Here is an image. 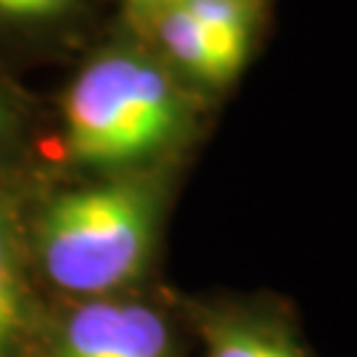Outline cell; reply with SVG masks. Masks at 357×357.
Listing matches in <instances>:
<instances>
[{"mask_svg":"<svg viewBox=\"0 0 357 357\" xmlns=\"http://www.w3.org/2000/svg\"><path fill=\"white\" fill-rule=\"evenodd\" d=\"M162 191L125 178L64 193L40 220L43 268L59 289L101 296L141 278L153 257Z\"/></svg>","mask_w":357,"mask_h":357,"instance_id":"1","label":"cell"},{"mask_svg":"<svg viewBox=\"0 0 357 357\" xmlns=\"http://www.w3.org/2000/svg\"><path fill=\"white\" fill-rule=\"evenodd\" d=\"M185 101L162 66L135 51L98 56L66 96L69 151L88 165L141 162L178 138Z\"/></svg>","mask_w":357,"mask_h":357,"instance_id":"2","label":"cell"},{"mask_svg":"<svg viewBox=\"0 0 357 357\" xmlns=\"http://www.w3.org/2000/svg\"><path fill=\"white\" fill-rule=\"evenodd\" d=\"M51 357H180V344L159 307L138 299H96L69 315Z\"/></svg>","mask_w":357,"mask_h":357,"instance_id":"3","label":"cell"},{"mask_svg":"<svg viewBox=\"0 0 357 357\" xmlns=\"http://www.w3.org/2000/svg\"><path fill=\"white\" fill-rule=\"evenodd\" d=\"M204 357H320L283 305L215 307L199 315Z\"/></svg>","mask_w":357,"mask_h":357,"instance_id":"4","label":"cell"},{"mask_svg":"<svg viewBox=\"0 0 357 357\" xmlns=\"http://www.w3.org/2000/svg\"><path fill=\"white\" fill-rule=\"evenodd\" d=\"M167 56L206 85H225L241 72L249 48L217 38L180 0H172L151 22Z\"/></svg>","mask_w":357,"mask_h":357,"instance_id":"5","label":"cell"},{"mask_svg":"<svg viewBox=\"0 0 357 357\" xmlns=\"http://www.w3.org/2000/svg\"><path fill=\"white\" fill-rule=\"evenodd\" d=\"M29 331V307L13 233L0 212V357H22Z\"/></svg>","mask_w":357,"mask_h":357,"instance_id":"6","label":"cell"},{"mask_svg":"<svg viewBox=\"0 0 357 357\" xmlns=\"http://www.w3.org/2000/svg\"><path fill=\"white\" fill-rule=\"evenodd\" d=\"M69 6V0H0V16L11 19H45Z\"/></svg>","mask_w":357,"mask_h":357,"instance_id":"7","label":"cell"},{"mask_svg":"<svg viewBox=\"0 0 357 357\" xmlns=\"http://www.w3.org/2000/svg\"><path fill=\"white\" fill-rule=\"evenodd\" d=\"M172 0H125L132 22H143V24H151L156 19V13L162 11L165 6H169Z\"/></svg>","mask_w":357,"mask_h":357,"instance_id":"8","label":"cell"},{"mask_svg":"<svg viewBox=\"0 0 357 357\" xmlns=\"http://www.w3.org/2000/svg\"><path fill=\"white\" fill-rule=\"evenodd\" d=\"M6 128V106H3V101H0V130Z\"/></svg>","mask_w":357,"mask_h":357,"instance_id":"9","label":"cell"}]
</instances>
